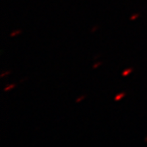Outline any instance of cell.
<instances>
[{"instance_id": "obj_4", "label": "cell", "mask_w": 147, "mask_h": 147, "mask_svg": "<svg viewBox=\"0 0 147 147\" xmlns=\"http://www.w3.org/2000/svg\"><path fill=\"white\" fill-rule=\"evenodd\" d=\"M14 86H15V85H13H13H10V86L6 87V88L5 89V91H7V90H9L10 89H12V88H14Z\"/></svg>"}, {"instance_id": "obj_7", "label": "cell", "mask_w": 147, "mask_h": 147, "mask_svg": "<svg viewBox=\"0 0 147 147\" xmlns=\"http://www.w3.org/2000/svg\"><path fill=\"white\" fill-rule=\"evenodd\" d=\"M8 74H9V72H6V73H5V74H3V75L1 76V77H4L5 75H8Z\"/></svg>"}, {"instance_id": "obj_1", "label": "cell", "mask_w": 147, "mask_h": 147, "mask_svg": "<svg viewBox=\"0 0 147 147\" xmlns=\"http://www.w3.org/2000/svg\"><path fill=\"white\" fill-rule=\"evenodd\" d=\"M124 96H125V93H121V94H119V95H117L116 97H115L114 100H115V101H118V100L121 99Z\"/></svg>"}, {"instance_id": "obj_8", "label": "cell", "mask_w": 147, "mask_h": 147, "mask_svg": "<svg viewBox=\"0 0 147 147\" xmlns=\"http://www.w3.org/2000/svg\"><path fill=\"white\" fill-rule=\"evenodd\" d=\"M99 65H100V63H98L97 65H95V66H94V68H96V67H98Z\"/></svg>"}, {"instance_id": "obj_3", "label": "cell", "mask_w": 147, "mask_h": 147, "mask_svg": "<svg viewBox=\"0 0 147 147\" xmlns=\"http://www.w3.org/2000/svg\"><path fill=\"white\" fill-rule=\"evenodd\" d=\"M20 32H22V30H17V31H15V32H13V33L11 34V36H16L17 34H20Z\"/></svg>"}, {"instance_id": "obj_6", "label": "cell", "mask_w": 147, "mask_h": 147, "mask_svg": "<svg viewBox=\"0 0 147 147\" xmlns=\"http://www.w3.org/2000/svg\"><path fill=\"white\" fill-rule=\"evenodd\" d=\"M83 98H85V97H84V96H82V97H81L80 98H78V99L76 100V102H80V101H81V100H82V99Z\"/></svg>"}, {"instance_id": "obj_9", "label": "cell", "mask_w": 147, "mask_h": 147, "mask_svg": "<svg viewBox=\"0 0 147 147\" xmlns=\"http://www.w3.org/2000/svg\"><path fill=\"white\" fill-rule=\"evenodd\" d=\"M145 142H147V138H146V139H145Z\"/></svg>"}, {"instance_id": "obj_5", "label": "cell", "mask_w": 147, "mask_h": 147, "mask_svg": "<svg viewBox=\"0 0 147 147\" xmlns=\"http://www.w3.org/2000/svg\"><path fill=\"white\" fill-rule=\"evenodd\" d=\"M138 13H136V14H135V15H133V16H132V17L130 18V20H135V19H136V17H138Z\"/></svg>"}, {"instance_id": "obj_2", "label": "cell", "mask_w": 147, "mask_h": 147, "mask_svg": "<svg viewBox=\"0 0 147 147\" xmlns=\"http://www.w3.org/2000/svg\"><path fill=\"white\" fill-rule=\"evenodd\" d=\"M132 71V68H129V69H127V70H126V71H124L123 73H122V76H128L129 75V74Z\"/></svg>"}]
</instances>
